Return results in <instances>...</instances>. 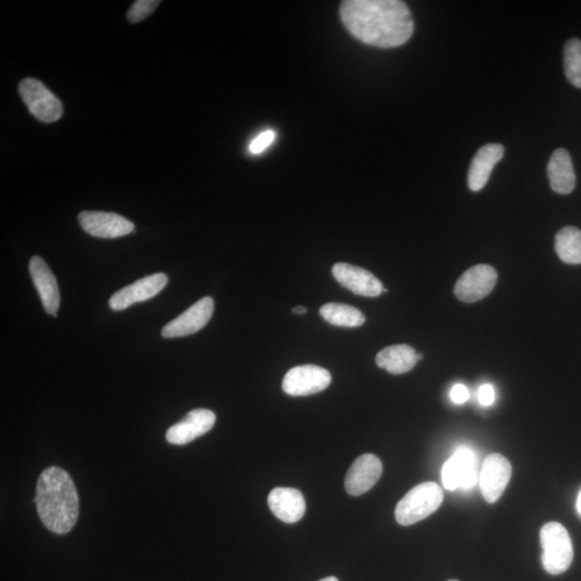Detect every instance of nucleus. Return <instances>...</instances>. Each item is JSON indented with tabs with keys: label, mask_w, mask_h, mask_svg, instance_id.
<instances>
[{
	"label": "nucleus",
	"mask_w": 581,
	"mask_h": 581,
	"mask_svg": "<svg viewBox=\"0 0 581 581\" xmlns=\"http://www.w3.org/2000/svg\"><path fill=\"white\" fill-rule=\"evenodd\" d=\"M214 310V301L212 298L206 296V298L199 300L189 310L181 313L179 317H176L163 328V338H185V336L197 333L198 330L206 327V324L213 317Z\"/></svg>",
	"instance_id": "nucleus-10"
},
{
	"label": "nucleus",
	"mask_w": 581,
	"mask_h": 581,
	"mask_svg": "<svg viewBox=\"0 0 581 581\" xmlns=\"http://www.w3.org/2000/svg\"><path fill=\"white\" fill-rule=\"evenodd\" d=\"M542 563L550 575L567 572L574 559V547L567 529L559 522H548L540 529Z\"/></svg>",
	"instance_id": "nucleus-4"
},
{
	"label": "nucleus",
	"mask_w": 581,
	"mask_h": 581,
	"mask_svg": "<svg viewBox=\"0 0 581 581\" xmlns=\"http://www.w3.org/2000/svg\"><path fill=\"white\" fill-rule=\"evenodd\" d=\"M215 424V414L209 409H194L180 423L167 432L168 443L184 446L206 434Z\"/></svg>",
	"instance_id": "nucleus-14"
},
{
	"label": "nucleus",
	"mask_w": 581,
	"mask_h": 581,
	"mask_svg": "<svg viewBox=\"0 0 581 581\" xmlns=\"http://www.w3.org/2000/svg\"><path fill=\"white\" fill-rule=\"evenodd\" d=\"M30 271L45 311L56 317L61 303L58 281L45 262L40 256H33Z\"/></svg>",
	"instance_id": "nucleus-16"
},
{
	"label": "nucleus",
	"mask_w": 581,
	"mask_h": 581,
	"mask_svg": "<svg viewBox=\"0 0 581 581\" xmlns=\"http://www.w3.org/2000/svg\"><path fill=\"white\" fill-rule=\"evenodd\" d=\"M333 276L338 283L351 292L366 296V298H377L385 292L383 283L372 272L348 263H336L332 269Z\"/></svg>",
	"instance_id": "nucleus-13"
},
{
	"label": "nucleus",
	"mask_w": 581,
	"mask_h": 581,
	"mask_svg": "<svg viewBox=\"0 0 581 581\" xmlns=\"http://www.w3.org/2000/svg\"><path fill=\"white\" fill-rule=\"evenodd\" d=\"M443 500V492L437 483H420L398 502L395 510L396 521L404 527L413 526L434 514Z\"/></svg>",
	"instance_id": "nucleus-3"
},
{
	"label": "nucleus",
	"mask_w": 581,
	"mask_h": 581,
	"mask_svg": "<svg viewBox=\"0 0 581 581\" xmlns=\"http://www.w3.org/2000/svg\"><path fill=\"white\" fill-rule=\"evenodd\" d=\"M556 252L567 264H581V231L577 227H564L556 236Z\"/></svg>",
	"instance_id": "nucleus-22"
},
{
	"label": "nucleus",
	"mask_w": 581,
	"mask_h": 581,
	"mask_svg": "<svg viewBox=\"0 0 581 581\" xmlns=\"http://www.w3.org/2000/svg\"><path fill=\"white\" fill-rule=\"evenodd\" d=\"M340 18L353 36L377 48L400 47L414 30L412 13L398 0H347Z\"/></svg>",
	"instance_id": "nucleus-1"
},
{
	"label": "nucleus",
	"mask_w": 581,
	"mask_h": 581,
	"mask_svg": "<svg viewBox=\"0 0 581 581\" xmlns=\"http://www.w3.org/2000/svg\"><path fill=\"white\" fill-rule=\"evenodd\" d=\"M332 383L328 369L317 366H301L290 369L284 376L282 389L290 396H310L327 389Z\"/></svg>",
	"instance_id": "nucleus-7"
},
{
	"label": "nucleus",
	"mask_w": 581,
	"mask_h": 581,
	"mask_svg": "<svg viewBox=\"0 0 581 581\" xmlns=\"http://www.w3.org/2000/svg\"><path fill=\"white\" fill-rule=\"evenodd\" d=\"M450 397L455 404H463L470 398V392L463 385H455L450 392Z\"/></svg>",
	"instance_id": "nucleus-26"
},
{
	"label": "nucleus",
	"mask_w": 581,
	"mask_h": 581,
	"mask_svg": "<svg viewBox=\"0 0 581 581\" xmlns=\"http://www.w3.org/2000/svg\"><path fill=\"white\" fill-rule=\"evenodd\" d=\"M504 153V147L500 144L484 145L477 151L467 176V184L472 192L483 189L495 165L503 158Z\"/></svg>",
	"instance_id": "nucleus-17"
},
{
	"label": "nucleus",
	"mask_w": 581,
	"mask_h": 581,
	"mask_svg": "<svg viewBox=\"0 0 581 581\" xmlns=\"http://www.w3.org/2000/svg\"><path fill=\"white\" fill-rule=\"evenodd\" d=\"M320 315L332 326L341 328H357L367 321L366 316L356 307L338 303L323 305Z\"/></svg>",
	"instance_id": "nucleus-21"
},
{
	"label": "nucleus",
	"mask_w": 581,
	"mask_h": 581,
	"mask_svg": "<svg viewBox=\"0 0 581 581\" xmlns=\"http://www.w3.org/2000/svg\"><path fill=\"white\" fill-rule=\"evenodd\" d=\"M275 137L276 133L272 132V130H266V132L261 133L253 139L252 144H250V152L253 153V155H259V153L263 152L272 144Z\"/></svg>",
	"instance_id": "nucleus-25"
},
{
	"label": "nucleus",
	"mask_w": 581,
	"mask_h": 581,
	"mask_svg": "<svg viewBox=\"0 0 581 581\" xmlns=\"http://www.w3.org/2000/svg\"><path fill=\"white\" fill-rule=\"evenodd\" d=\"M35 503L40 520L51 532L66 534L76 526L77 490L71 475L61 467L51 466L39 476Z\"/></svg>",
	"instance_id": "nucleus-2"
},
{
	"label": "nucleus",
	"mask_w": 581,
	"mask_h": 581,
	"mask_svg": "<svg viewBox=\"0 0 581 581\" xmlns=\"http://www.w3.org/2000/svg\"><path fill=\"white\" fill-rule=\"evenodd\" d=\"M383 471V463L376 455L370 453L361 455L347 472L346 491L352 497H360L368 492L378 482Z\"/></svg>",
	"instance_id": "nucleus-15"
},
{
	"label": "nucleus",
	"mask_w": 581,
	"mask_h": 581,
	"mask_svg": "<svg viewBox=\"0 0 581 581\" xmlns=\"http://www.w3.org/2000/svg\"><path fill=\"white\" fill-rule=\"evenodd\" d=\"M512 467L509 460L500 453L488 455L481 470L482 497L490 504L497 503L509 486Z\"/></svg>",
	"instance_id": "nucleus-9"
},
{
	"label": "nucleus",
	"mask_w": 581,
	"mask_h": 581,
	"mask_svg": "<svg viewBox=\"0 0 581 581\" xmlns=\"http://www.w3.org/2000/svg\"><path fill=\"white\" fill-rule=\"evenodd\" d=\"M292 311L296 313V315H305V313L307 312V309L304 306H298L294 307Z\"/></svg>",
	"instance_id": "nucleus-28"
},
{
	"label": "nucleus",
	"mask_w": 581,
	"mask_h": 581,
	"mask_svg": "<svg viewBox=\"0 0 581 581\" xmlns=\"http://www.w3.org/2000/svg\"><path fill=\"white\" fill-rule=\"evenodd\" d=\"M480 476L476 454L466 447L459 448L443 467V487L450 491L475 486Z\"/></svg>",
	"instance_id": "nucleus-6"
},
{
	"label": "nucleus",
	"mask_w": 581,
	"mask_h": 581,
	"mask_svg": "<svg viewBox=\"0 0 581 581\" xmlns=\"http://www.w3.org/2000/svg\"><path fill=\"white\" fill-rule=\"evenodd\" d=\"M161 4L158 0H138L132 5L128 13V19L130 23H139L153 14Z\"/></svg>",
	"instance_id": "nucleus-24"
},
{
	"label": "nucleus",
	"mask_w": 581,
	"mask_h": 581,
	"mask_svg": "<svg viewBox=\"0 0 581 581\" xmlns=\"http://www.w3.org/2000/svg\"><path fill=\"white\" fill-rule=\"evenodd\" d=\"M168 277L165 273L157 272L155 275L140 279V281L125 287L111 296L110 306L113 310H123L129 309L139 301H145L155 298L167 287Z\"/></svg>",
	"instance_id": "nucleus-12"
},
{
	"label": "nucleus",
	"mask_w": 581,
	"mask_h": 581,
	"mask_svg": "<svg viewBox=\"0 0 581 581\" xmlns=\"http://www.w3.org/2000/svg\"><path fill=\"white\" fill-rule=\"evenodd\" d=\"M320 581H339V580L336 577H327V578L321 579Z\"/></svg>",
	"instance_id": "nucleus-30"
},
{
	"label": "nucleus",
	"mask_w": 581,
	"mask_h": 581,
	"mask_svg": "<svg viewBox=\"0 0 581 581\" xmlns=\"http://www.w3.org/2000/svg\"><path fill=\"white\" fill-rule=\"evenodd\" d=\"M269 506L273 515L286 523L300 521L306 511L303 494L293 488L273 489L269 495Z\"/></svg>",
	"instance_id": "nucleus-18"
},
{
	"label": "nucleus",
	"mask_w": 581,
	"mask_h": 581,
	"mask_svg": "<svg viewBox=\"0 0 581 581\" xmlns=\"http://www.w3.org/2000/svg\"><path fill=\"white\" fill-rule=\"evenodd\" d=\"M564 71L568 82L581 89V40L569 39L564 45Z\"/></svg>",
	"instance_id": "nucleus-23"
},
{
	"label": "nucleus",
	"mask_w": 581,
	"mask_h": 581,
	"mask_svg": "<svg viewBox=\"0 0 581 581\" xmlns=\"http://www.w3.org/2000/svg\"><path fill=\"white\" fill-rule=\"evenodd\" d=\"M19 92L28 110L39 121L53 123L62 116V102L39 80L33 78L22 80Z\"/></svg>",
	"instance_id": "nucleus-5"
},
{
	"label": "nucleus",
	"mask_w": 581,
	"mask_h": 581,
	"mask_svg": "<svg viewBox=\"0 0 581 581\" xmlns=\"http://www.w3.org/2000/svg\"><path fill=\"white\" fill-rule=\"evenodd\" d=\"M497 281L498 272L492 266L476 265L459 278L454 287V294L463 303H476L492 292Z\"/></svg>",
	"instance_id": "nucleus-8"
},
{
	"label": "nucleus",
	"mask_w": 581,
	"mask_h": 581,
	"mask_svg": "<svg viewBox=\"0 0 581 581\" xmlns=\"http://www.w3.org/2000/svg\"><path fill=\"white\" fill-rule=\"evenodd\" d=\"M478 397H480V402L481 405L483 406L492 405L495 400V393L492 386L483 385L480 389V393H478Z\"/></svg>",
	"instance_id": "nucleus-27"
},
{
	"label": "nucleus",
	"mask_w": 581,
	"mask_h": 581,
	"mask_svg": "<svg viewBox=\"0 0 581 581\" xmlns=\"http://www.w3.org/2000/svg\"><path fill=\"white\" fill-rule=\"evenodd\" d=\"M548 178L551 189L557 194L567 195L572 193L576 186V175H575L572 157L566 149H557L549 159Z\"/></svg>",
	"instance_id": "nucleus-19"
},
{
	"label": "nucleus",
	"mask_w": 581,
	"mask_h": 581,
	"mask_svg": "<svg viewBox=\"0 0 581 581\" xmlns=\"http://www.w3.org/2000/svg\"><path fill=\"white\" fill-rule=\"evenodd\" d=\"M423 357L413 347L395 345L381 350L376 357V363L390 374L402 375L410 372Z\"/></svg>",
	"instance_id": "nucleus-20"
},
{
	"label": "nucleus",
	"mask_w": 581,
	"mask_h": 581,
	"mask_svg": "<svg viewBox=\"0 0 581 581\" xmlns=\"http://www.w3.org/2000/svg\"><path fill=\"white\" fill-rule=\"evenodd\" d=\"M449 581H458V580H449Z\"/></svg>",
	"instance_id": "nucleus-31"
},
{
	"label": "nucleus",
	"mask_w": 581,
	"mask_h": 581,
	"mask_svg": "<svg viewBox=\"0 0 581 581\" xmlns=\"http://www.w3.org/2000/svg\"><path fill=\"white\" fill-rule=\"evenodd\" d=\"M78 221L84 232L97 238L122 237L135 230L132 222L113 213L82 212Z\"/></svg>",
	"instance_id": "nucleus-11"
},
{
	"label": "nucleus",
	"mask_w": 581,
	"mask_h": 581,
	"mask_svg": "<svg viewBox=\"0 0 581 581\" xmlns=\"http://www.w3.org/2000/svg\"><path fill=\"white\" fill-rule=\"evenodd\" d=\"M576 506H577V510H578L579 514L581 515V491H580V493L578 495Z\"/></svg>",
	"instance_id": "nucleus-29"
}]
</instances>
